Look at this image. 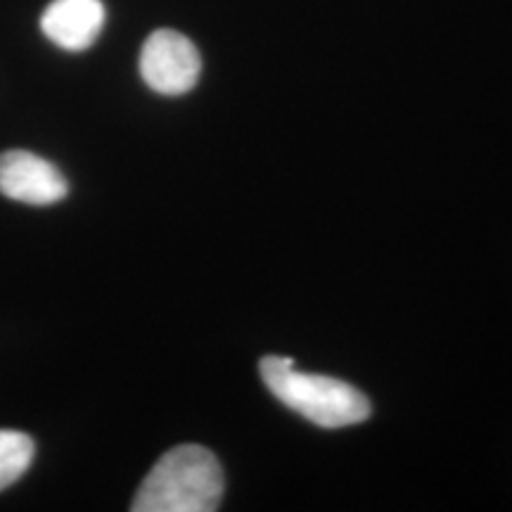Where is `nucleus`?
<instances>
[{
    "label": "nucleus",
    "instance_id": "obj_6",
    "mask_svg": "<svg viewBox=\"0 0 512 512\" xmlns=\"http://www.w3.org/2000/svg\"><path fill=\"white\" fill-rule=\"evenodd\" d=\"M36 444L29 434L0 430V491L17 482L34 463Z\"/></svg>",
    "mask_w": 512,
    "mask_h": 512
},
{
    "label": "nucleus",
    "instance_id": "obj_3",
    "mask_svg": "<svg viewBox=\"0 0 512 512\" xmlns=\"http://www.w3.org/2000/svg\"><path fill=\"white\" fill-rule=\"evenodd\" d=\"M202 57L188 36L157 29L140 50V76L159 95H185L197 86Z\"/></svg>",
    "mask_w": 512,
    "mask_h": 512
},
{
    "label": "nucleus",
    "instance_id": "obj_1",
    "mask_svg": "<svg viewBox=\"0 0 512 512\" xmlns=\"http://www.w3.org/2000/svg\"><path fill=\"white\" fill-rule=\"evenodd\" d=\"M226 479L209 448L181 444L157 460L143 479L133 512H214L221 505Z\"/></svg>",
    "mask_w": 512,
    "mask_h": 512
},
{
    "label": "nucleus",
    "instance_id": "obj_4",
    "mask_svg": "<svg viewBox=\"0 0 512 512\" xmlns=\"http://www.w3.org/2000/svg\"><path fill=\"white\" fill-rule=\"evenodd\" d=\"M0 192L8 200L46 207L67 197L69 183L48 159L27 150L0 155Z\"/></svg>",
    "mask_w": 512,
    "mask_h": 512
},
{
    "label": "nucleus",
    "instance_id": "obj_2",
    "mask_svg": "<svg viewBox=\"0 0 512 512\" xmlns=\"http://www.w3.org/2000/svg\"><path fill=\"white\" fill-rule=\"evenodd\" d=\"M261 377L275 399L318 427L337 430L370 418V401L354 384L302 373L290 356L261 358Z\"/></svg>",
    "mask_w": 512,
    "mask_h": 512
},
{
    "label": "nucleus",
    "instance_id": "obj_5",
    "mask_svg": "<svg viewBox=\"0 0 512 512\" xmlns=\"http://www.w3.org/2000/svg\"><path fill=\"white\" fill-rule=\"evenodd\" d=\"M105 27L102 0H53L41 17V31L57 48L81 53L98 41Z\"/></svg>",
    "mask_w": 512,
    "mask_h": 512
}]
</instances>
